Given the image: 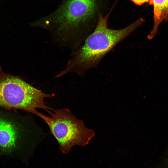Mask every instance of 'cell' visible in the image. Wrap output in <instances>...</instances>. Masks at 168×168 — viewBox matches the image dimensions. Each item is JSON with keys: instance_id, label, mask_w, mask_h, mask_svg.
I'll return each mask as SVG.
<instances>
[{"instance_id": "1", "label": "cell", "mask_w": 168, "mask_h": 168, "mask_svg": "<svg viewBox=\"0 0 168 168\" xmlns=\"http://www.w3.org/2000/svg\"><path fill=\"white\" fill-rule=\"evenodd\" d=\"M96 8V0H62L55 10L31 26L48 30L60 45L77 49L95 28L90 22Z\"/></svg>"}, {"instance_id": "2", "label": "cell", "mask_w": 168, "mask_h": 168, "mask_svg": "<svg viewBox=\"0 0 168 168\" xmlns=\"http://www.w3.org/2000/svg\"><path fill=\"white\" fill-rule=\"evenodd\" d=\"M111 11L104 16L99 13L93 31L85 39L83 45L74 52L65 68L55 78L70 72L83 75L91 69L96 68L108 53L145 21L140 18L124 28L112 29L108 27L107 24Z\"/></svg>"}, {"instance_id": "3", "label": "cell", "mask_w": 168, "mask_h": 168, "mask_svg": "<svg viewBox=\"0 0 168 168\" xmlns=\"http://www.w3.org/2000/svg\"><path fill=\"white\" fill-rule=\"evenodd\" d=\"M53 95L34 87L19 77L4 72L0 66V107L9 110L20 109L38 116L42 109L49 114L54 109L45 100Z\"/></svg>"}, {"instance_id": "4", "label": "cell", "mask_w": 168, "mask_h": 168, "mask_svg": "<svg viewBox=\"0 0 168 168\" xmlns=\"http://www.w3.org/2000/svg\"><path fill=\"white\" fill-rule=\"evenodd\" d=\"M50 114L48 117L40 112L38 117L48 125L64 154L75 146H86L95 135L93 130L87 128L68 109H54Z\"/></svg>"}, {"instance_id": "5", "label": "cell", "mask_w": 168, "mask_h": 168, "mask_svg": "<svg viewBox=\"0 0 168 168\" xmlns=\"http://www.w3.org/2000/svg\"><path fill=\"white\" fill-rule=\"evenodd\" d=\"M29 117L0 107V151L9 154L25 137L39 128Z\"/></svg>"}, {"instance_id": "6", "label": "cell", "mask_w": 168, "mask_h": 168, "mask_svg": "<svg viewBox=\"0 0 168 168\" xmlns=\"http://www.w3.org/2000/svg\"><path fill=\"white\" fill-rule=\"evenodd\" d=\"M149 4L153 6L154 19V26L147 36L151 40L156 35L160 24L168 20V0H151Z\"/></svg>"}, {"instance_id": "7", "label": "cell", "mask_w": 168, "mask_h": 168, "mask_svg": "<svg viewBox=\"0 0 168 168\" xmlns=\"http://www.w3.org/2000/svg\"><path fill=\"white\" fill-rule=\"evenodd\" d=\"M134 3L138 5H141L145 3L149 2L151 0H131Z\"/></svg>"}]
</instances>
